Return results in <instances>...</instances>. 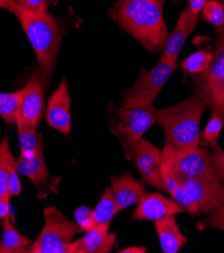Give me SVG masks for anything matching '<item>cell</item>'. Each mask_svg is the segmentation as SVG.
I'll return each mask as SVG.
<instances>
[{"instance_id": "1", "label": "cell", "mask_w": 224, "mask_h": 253, "mask_svg": "<svg viewBox=\"0 0 224 253\" xmlns=\"http://www.w3.org/2000/svg\"><path fill=\"white\" fill-rule=\"evenodd\" d=\"M164 2L165 0H119L110 10V18L148 52H157L165 47L169 38Z\"/></svg>"}, {"instance_id": "2", "label": "cell", "mask_w": 224, "mask_h": 253, "mask_svg": "<svg viewBox=\"0 0 224 253\" xmlns=\"http://www.w3.org/2000/svg\"><path fill=\"white\" fill-rule=\"evenodd\" d=\"M13 14L18 18L39 62V70L46 87L55 70L62 39L63 24L48 13H32L16 7Z\"/></svg>"}, {"instance_id": "3", "label": "cell", "mask_w": 224, "mask_h": 253, "mask_svg": "<svg viewBox=\"0 0 224 253\" xmlns=\"http://www.w3.org/2000/svg\"><path fill=\"white\" fill-rule=\"evenodd\" d=\"M206 107L205 100L195 93L176 105L157 109V122L164 130L166 144L180 149L198 146Z\"/></svg>"}, {"instance_id": "4", "label": "cell", "mask_w": 224, "mask_h": 253, "mask_svg": "<svg viewBox=\"0 0 224 253\" xmlns=\"http://www.w3.org/2000/svg\"><path fill=\"white\" fill-rule=\"evenodd\" d=\"M161 166L163 173L171 175L179 183L186 180L219 181L211 155L200 145L180 149L165 143Z\"/></svg>"}, {"instance_id": "5", "label": "cell", "mask_w": 224, "mask_h": 253, "mask_svg": "<svg viewBox=\"0 0 224 253\" xmlns=\"http://www.w3.org/2000/svg\"><path fill=\"white\" fill-rule=\"evenodd\" d=\"M216 49L209 67L202 73L192 75L196 94L202 97L211 113L224 120V24L215 28Z\"/></svg>"}, {"instance_id": "6", "label": "cell", "mask_w": 224, "mask_h": 253, "mask_svg": "<svg viewBox=\"0 0 224 253\" xmlns=\"http://www.w3.org/2000/svg\"><path fill=\"white\" fill-rule=\"evenodd\" d=\"M45 225L31 245L32 253H71L73 238L82 232L76 222H72L56 207L44 209Z\"/></svg>"}, {"instance_id": "7", "label": "cell", "mask_w": 224, "mask_h": 253, "mask_svg": "<svg viewBox=\"0 0 224 253\" xmlns=\"http://www.w3.org/2000/svg\"><path fill=\"white\" fill-rule=\"evenodd\" d=\"M177 62L162 61L152 70L142 69L137 82L123 96L118 108L153 105L166 82L176 70Z\"/></svg>"}, {"instance_id": "8", "label": "cell", "mask_w": 224, "mask_h": 253, "mask_svg": "<svg viewBox=\"0 0 224 253\" xmlns=\"http://www.w3.org/2000/svg\"><path fill=\"white\" fill-rule=\"evenodd\" d=\"M156 110L154 105L118 108L117 119L111 126V131L122 142L128 159H131L133 147L145 131L157 123Z\"/></svg>"}, {"instance_id": "9", "label": "cell", "mask_w": 224, "mask_h": 253, "mask_svg": "<svg viewBox=\"0 0 224 253\" xmlns=\"http://www.w3.org/2000/svg\"><path fill=\"white\" fill-rule=\"evenodd\" d=\"M162 149L144 138H140L133 147L131 158L134 159L142 181L154 188L167 192L161 166Z\"/></svg>"}, {"instance_id": "10", "label": "cell", "mask_w": 224, "mask_h": 253, "mask_svg": "<svg viewBox=\"0 0 224 253\" xmlns=\"http://www.w3.org/2000/svg\"><path fill=\"white\" fill-rule=\"evenodd\" d=\"M45 85L38 68L21 89L20 107L16 120L35 126L41 123L45 109Z\"/></svg>"}, {"instance_id": "11", "label": "cell", "mask_w": 224, "mask_h": 253, "mask_svg": "<svg viewBox=\"0 0 224 253\" xmlns=\"http://www.w3.org/2000/svg\"><path fill=\"white\" fill-rule=\"evenodd\" d=\"M180 184L195 203L198 215L210 214L224 202V187L220 181L186 180Z\"/></svg>"}, {"instance_id": "12", "label": "cell", "mask_w": 224, "mask_h": 253, "mask_svg": "<svg viewBox=\"0 0 224 253\" xmlns=\"http://www.w3.org/2000/svg\"><path fill=\"white\" fill-rule=\"evenodd\" d=\"M16 169L19 174L27 176L36 185L39 198L45 197L49 192L57 193V182H59V180H53L46 168L42 136L35 157L32 159H24L19 156V158L16 159Z\"/></svg>"}, {"instance_id": "13", "label": "cell", "mask_w": 224, "mask_h": 253, "mask_svg": "<svg viewBox=\"0 0 224 253\" xmlns=\"http://www.w3.org/2000/svg\"><path fill=\"white\" fill-rule=\"evenodd\" d=\"M46 122L65 135L71 132V99L68 83L63 79L51 95L46 107Z\"/></svg>"}, {"instance_id": "14", "label": "cell", "mask_w": 224, "mask_h": 253, "mask_svg": "<svg viewBox=\"0 0 224 253\" xmlns=\"http://www.w3.org/2000/svg\"><path fill=\"white\" fill-rule=\"evenodd\" d=\"M185 209L174 200H170L159 193H147L138 203L132 219L155 222L169 216L183 213Z\"/></svg>"}, {"instance_id": "15", "label": "cell", "mask_w": 224, "mask_h": 253, "mask_svg": "<svg viewBox=\"0 0 224 253\" xmlns=\"http://www.w3.org/2000/svg\"><path fill=\"white\" fill-rule=\"evenodd\" d=\"M110 183L118 212L138 204L147 194L143 181L134 178L132 169L122 175L111 176Z\"/></svg>"}, {"instance_id": "16", "label": "cell", "mask_w": 224, "mask_h": 253, "mask_svg": "<svg viewBox=\"0 0 224 253\" xmlns=\"http://www.w3.org/2000/svg\"><path fill=\"white\" fill-rule=\"evenodd\" d=\"M199 18H200V16L194 14L189 7L183 9L175 29L167 40L164 52L161 57L162 61L177 62L185 42L197 27Z\"/></svg>"}, {"instance_id": "17", "label": "cell", "mask_w": 224, "mask_h": 253, "mask_svg": "<svg viewBox=\"0 0 224 253\" xmlns=\"http://www.w3.org/2000/svg\"><path fill=\"white\" fill-rule=\"evenodd\" d=\"M110 223L99 225L86 231L80 239L72 242L71 253H108L112 249L116 236L109 234Z\"/></svg>"}, {"instance_id": "18", "label": "cell", "mask_w": 224, "mask_h": 253, "mask_svg": "<svg viewBox=\"0 0 224 253\" xmlns=\"http://www.w3.org/2000/svg\"><path fill=\"white\" fill-rule=\"evenodd\" d=\"M156 231L164 253H177L187 243L180 231L175 215L155 221Z\"/></svg>"}, {"instance_id": "19", "label": "cell", "mask_w": 224, "mask_h": 253, "mask_svg": "<svg viewBox=\"0 0 224 253\" xmlns=\"http://www.w3.org/2000/svg\"><path fill=\"white\" fill-rule=\"evenodd\" d=\"M3 231L0 241V253H17L29 252L33 240L19 233L11 222L10 214L3 221Z\"/></svg>"}, {"instance_id": "20", "label": "cell", "mask_w": 224, "mask_h": 253, "mask_svg": "<svg viewBox=\"0 0 224 253\" xmlns=\"http://www.w3.org/2000/svg\"><path fill=\"white\" fill-rule=\"evenodd\" d=\"M118 213L112 189L105 188L100 201L91 213V226L92 228L99 225L111 223L113 217Z\"/></svg>"}, {"instance_id": "21", "label": "cell", "mask_w": 224, "mask_h": 253, "mask_svg": "<svg viewBox=\"0 0 224 253\" xmlns=\"http://www.w3.org/2000/svg\"><path fill=\"white\" fill-rule=\"evenodd\" d=\"M18 130V143L20 149V157L24 159H32L35 157L40 138L42 134L38 135L37 126L23 123L16 120Z\"/></svg>"}, {"instance_id": "22", "label": "cell", "mask_w": 224, "mask_h": 253, "mask_svg": "<svg viewBox=\"0 0 224 253\" xmlns=\"http://www.w3.org/2000/svg\"><path fill=\"white\" fill-rule=\"evenodd\" d=\"M163 178L167 192L172 196L173 200L177 202L180 206H182L191 215L197 216L198 209L194 202L191 200L187 191L184 189V187L167 173H163Z\"/></svg>"}, {"instance_id": "23", "label": "cell", "mask_w": 224, "mask_h": 253, "mask_svg": "<svg viewBox=\"0 0 224 253\" xmlns=\"http://www.w3.org/2000/svg\"><path fill=\"white\" fill-rule=\"evenodd\" d=\"M22 91L0 93V117L6 123H16V116L19 111Z\"/></svg>"}, {"instance_id": "24", "label": "cell", "mask_w": 224, "mask_h": 253, "mask_svg": "<svg viewBox=\"0 0 224 253\" xmlns=\"http://www.w3.org/2000/svg\"><path fill=\"white\" fill-rule=\"evenodd\" d=\"M214 54L210 50H197L181 63V68L194 75L204 72L213 60Z\"/></svg>"}, {"instance_id": "25", "label": "cell", "mask_w": 224, "mask_h": 253, "mask_svg": "<svg viewBox=\"0 0 224 253\" xmlns=\"http://www.w3.org/2000/svg\"><path fill=\"white\" fill-rule=\"evenodd\" d=\"M223 123H224V120L219 114H216V113L212 114L203 133L200 135L199 145L210 146L215 148L218 145V140L223 127Z\"/></svg>"}, {"instance_id": "26", "label": "cell", "mask_w": 224, "mask_h": 253, "mask_svg": "<svg viewBox=\"0 0 224 253\" xmlns=\"http://www.w3.org/2000/svg\"><path fill=\"white\" fill-rule=\"evenodd\" d=\"M12 154L10 150L7 137H3L0 142V197L8 194L7 179H8V167Z\"/></svg>"}, {"instance_id": "27", "label": "cell", "mask_w": 224, "mask_h": 253, "mask_svg": "<svg viewBox=\"0 0 224 253\" xmlns=\"http://www.w3.org/2000/svg\"><path fill=\"white\" fill-rule=\"evenodd\" d=\"M203 18L214 28L224 24V0H209L203 8Z\"/></svg>"}, {"instance_id": "28", "label": "cell", "mask_w": 224, "mask_h": 253, "mask_svg": "<svg viewBox=\"0 0 224 253\" xmlns=\"http://www.w3.org/2000/svg\"><path fill=\"white\" fill-rule=\"evenodd\" d=\"M197 227L201 230L205 228H214L224 231V202L216 210L211 212L208 217L199 221Z\"/></svg>"}, {"instance_id": "29", "label": "cell", "mask_w": 224, "mask_h": 253, "mask_svg": "<svg viewBox=\"0 0 224 253\" xmlns=\"http://www.w3.org/2000/svg\"><path fill=\"white\" fill-rule=\"evenodd\" d=\"M7 189L10 197L19 196L21 193V182L19 179V172L16 169V160L11 156L8 167V179H7Z\"/></svg>"}, {"instance_id": "30", "label": "cell", "mask_w": 224, "mask_h": 253, "mask_svg": "<svg viewBox=\"0 0 224 253\" xmlns=\"http://www.w3.org/2000/svg\"><path fill=\"white\" fill-rule=\"evenodd\" d=\"M17 7L32 13H48L53 0H15Z\"/></svg>"}, {"instance_id": "31", "label": "cell", "mask_w": 224, "mask_h": 253, "mask_svg": "<svg viewBox=\"0 0 224 253\" xmlns=\"http://www.w3.org/2000/svg\"><path fill=\"white\" fill-rule=\"evenodd\" d=\"M91 213L92 210L86 206L78 207L74 212V217L76 219V223L80 226V228L83 231H88L92 229L91 226Z\"/></svg>"}, {"instance_id": "32", "label": "cell", "mask_w": 224, "mask_h": 253, "mask_svg": "<svg viewBox=\"0 0 224 253\" xmlns=\"http://www.w3.org/2000/svg\"><path fill=\"white\" fill-rule=\"evenodd\" d=\"M211 159L215 172L224 187V150L219 144L215 147L214 153L211 155Z\"/></svg>"}, {"instance_id": "33", "label": "cell", "mask_w": 224, "mask_h": 253, "mask_svg": "<svg viewBox=\"0 0 224 253\" xmlns=\"http://www.w3.org/2000/svg\"><path fill=\"white\" fill-rule=\"evenodd\" d=\"M9 199V195H4L0 197V220L1 221H3V219L10 214Z\"/></svg>"}, {"instance_id": "34", "label": "cell", "mask_w": 224, "mask_h": 253, "mask_svg": "<svg viewBox=\"0 0 224 253\" xmlns=\"http://www.w3.org/2000/svg\"><path fill=\"white\" fill-rule=\"evenodd\" d=\"M208 0H189V9L194 14L199 15V13L203 10Z\"/></svg>"}, {"instance_id": "35", "label": "cell", "mask_w": 224, "mask_h": 253, "mask_svg": "<svg viewBox=\"0 0 224 253\" xmlns=\"http://www.w3.org/2000/svg\"><path fill=\"white\" fill-rule=\"evenodd\" d=\"M17 7L15 0H0V8L6 9L10 12H14Z\"/></svg>"}, {"instance_id": "36", "label": "cell", "mask_w": 224, "mask_h": 253, "mask_svg": "<svg viewBox=\"0 0 224 253\" xmlns=\"http://www.w3.org/2000/svg\"><path fill=\"white\" fill-rule=\"evenodd\" d=\"M119 252L121 253H145L146 247H140V246H133V247H128L126 249H122Z\"/></svg>"}, {"instance_id": "37", "label": "cell", "mask_w": 224, "mask_h": 253, "mask_svg": "<svg viewBox=\"0 0 224 253\" xmlns=\"http://www.w3.org/2000/svg\"><path fill=\"white\" fill-rule=\"evenodd\" d=\"M1 222H2V221H1V220H0V223H1Z\"/></svg>"}]
</instances>
